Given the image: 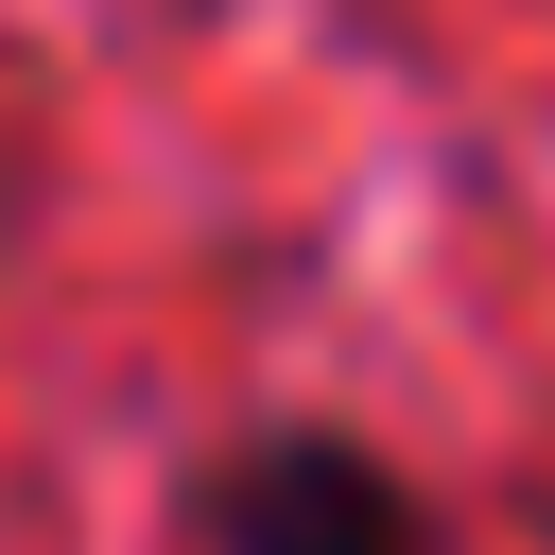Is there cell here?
<instances>
[{"mask_svg":"<svg viewBox=\"0 0 555 555\" xmlns=\"http://www.w3.org/2000/svg\"><path fill=\"white\" fill-rule=\"evenodd\" d=\"M208 555H434V520L364 434H260L208 468Z\"/></svg>","mask_w":555,"mask_h":555,"instance_id":"6da1fadb","label":"cell"}]
</instances>
